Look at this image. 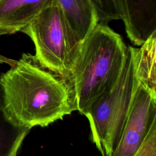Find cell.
Listing matches in <instances>:
<instances>
[{
	"label": "cell",
	"mask_w": 156,
	"mask_h": 156,
	"mask_svg": "<svg viewBox=\"0 0 156 156\" xmlns=\"http://www.w3.org/2000/svg\"><path fill=\"white\" fill-rule=\"evenodd\" d=\"M0 84L5 108L19 124L46 127L75 111L71 89L61 77L42 66L34 55L24 53Z\"/></svg>",
	"instance_id": "cell-1"
},
{
	"label": "cell",
	"mask_w": 156,
	"mask_h": 156,
	"mask_svg": "<svg viewBox=\"0 0 156 156\" xmlns=\"http://www.w3.org/2000/svg\"><path fill=\"white\" fill-rule=\"evenodd\" d=\"M127 47L119 34L101 23L82 42L69 83L75 110L85 115L113 87L124 65Z\"/></svg>",
	"instance_id": "cell-2"
},
{
	"label": "cell",
	"mask_w": 156,
	"mask_h": 156,
	"mask_svg": "<svg viewBox=\"0 0 156 156\" xmlns=\"http://www.w3.org/2000/svg\"><path fill=\"white\" fill-rule=\"evenodd\" d=\"M139 48L128 46L121 73L113 87L99 97L85 114L92 141L102 156H109L121 138L139 82Z\"/></svg>",
	"instance_id": "cell-3"
},
{
	"label": "cell",
	"mask_w": 156,
	"mask_h": 156,
	"mask_svg": "<svg viewBox=\"0 0 156 156\" xmlns=\"http://www.w3.org/2000/svg\"><path fill=\"white\" fill-rule=\"evenodd\" d=\"M21 32L32 41L34 55L40 65L69 85L82 42L68 24L55 0Z\"/></svg>",
	"instance_id": "cell-4"
},
{
	"label": "cell",
	"mask_w": 156,
	"mask_h": 156,
	"mask_svg": "<svg viewBox=\"0 0 156 156\" xmlns=\"http://www.w3.org/2000/svg\"><path fill=\"white\" fill-rule=\"evenodd\" d=\"M138 77L121 138L109 156H135L156 121V83Z\"/></svg>",
	"instance_id": "cell-5"
},
{
	"label": "cell",
	"mask_w": 156,
	"mask_h": 156,
	"mask_svg": "<svg viewBox=\"0 0 156 156\" xmlns=\"http://www.w3.org/2000/svg\"><path fill=\"white\" fill-rule=\"evenodd\" d=\"M52 1L1 0L0 36L21 32Z\"/></svg>",
	"instance_id": "cell-6"
},
{
	"label": "cell",
	"mask_w": 156,
	"mask_h": 156,
	"mask_svg": "<svg viewBox=\"0 0 156 156\" xmlns=\"http://www.w3.org/2000/svg\"><path fill=\"white\" fill-rule=\"evenodd\" d=\"M68 24L83 42L99 23L90 0H55Z\"/></svg>",
	"instance_id": "cell-7"
},
{
	"label": "cell",
	"mask_w": 156,
	"mask_h": 156,
	"mask_svg": "<svg viewBox=\"0 0 156 156\" xmlns=\"http://www.w3.org/2000/svg\"><path fill=\"white\" fill-rule=\"evenodd\" d=\"M30 130L18 124L7 112L0 84V156H16Z\"/></svg>",
	"instance_id": "cell-8"
},
{
	"label": "cell",
	"mask_w": 156,
	"mask_h": 156,
	"mask_svg": "<svg viewBox=\"0 0 156 156\" xmlns=\"http://www.w3.org/2000/svg\"><path fill=\"white\" fill-rule=\"evenodd\" d=\"M135 156H156V121L152 124L146 140Z\"/></svg>",
	"instance_id": "cell-9"
},
{
	"label": "cell",
	"mask_w": 156,
	"mask_h": 156,
	"mask_svg": "<svg viewBox=\"0 0 156 156\" xmlns=\"http://www.w3.org/2000/svg\"><path fill=\"white\" fill-rule=\"evenodd\" d=\"M90 1L96 11L99 20H104L109 17L113 13L116 6V0Z\"/></svg>",
	"instance_id": "cell-10"
},
{
	"label": "cell",
	"mask_w": 156,
	"mask_h": 156,
	"mask_svg": "<svg viewBox=\"0 0 156 156\" xmlns=\"http://www.w3.org/2000/svg\"><path fill=\"white\" fill-rule=\"evenodd\" d=\"M16 60L8 58L4 55L0 54V64H7L10 66H12L16 63Z\"/></svg>",
	"instance_id": "cell-11"
},
{
	"label": "cell",
	"mask_w": 156,
	"mask_h": 156,
	"mask_svg": "<svg viewBox=\"0 0 156 156\" xmlns=\"http://www.w3.org/2000/svg\"><path fill=\"white\" fill-rule=\"evenodd\" d=\"M0 1H1V0H0Z\"/></svg>",
	"instance_id": "cell-12"
}]
</instances>
